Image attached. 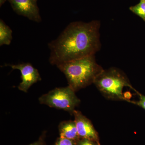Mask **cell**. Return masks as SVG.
I'll return each instance as SVG.
<instances>
[{
    "label": "cell",
    "instance_id": "6da1fadb",
    "mask_svg": "<svg viewBox=\"0 0 145 145\" xmlns=\"http://www.w3.org/2000/svg\"><path fill=\"white\" fill-rule=\"evenodd\" d=\"M100 26L97 20L69 24L57 39L48 44L50 64L57 66L95 55L101 47Z\"/></svg>",
    "mask_w": 145,
    "mask_h": 145
},
{
    "label": "cell",
    "instance_id": "7a4b0ae2",
    "mask_svg": "<svg viewBox=\"0 0 145 145\" xmlns=\"http://www.w3.org/2000/svg\"><path fill=\"white\" fill-rule=\"evenodd\" d=\"M65 74L69 86L75 91L93 84L104 70L96 62L95 55H90L57 65Z\"/></svg>",
    "mask_w": 145,
    "mask_h": 145
},
{
    "label": "cell",
    "instance_id": "3957f363",
    "mask_svg": "<svg viewBox=\"0 0 145 145\" xmlns=\"http://www.w3.org/2000/svg\"><path fill=\"white\" fill-rule=\"evenodd\" d=\"M93 84L101 93L109 100L126 101L123 92L125 87L137 92L125 74L116 68L104 69L96 77Z\"/></svg>",
    "mask_w": 145,
    "mask_h": 145
},
{
    "label": "cell",
    "instance_id": "277c9868",
    "mask_svg": "<svg viewBox=\"0 0 145 145\" xmlns=\"http://www.w3.org/2000/svg\"><path fill=\"white\" fill-rule=\"evenodd\" d=\"M75 92L69 86L66 87L56 88L40 97L39 101L40 103L50 107L72 113L75 108L80 103Z\"/></svg>",
    "mask_w": 145,
    "mask_h": 145
},
{
    "label": "cell",
    "instance_id": "5b68a950",
    "mask_svg": "<svg viewBox=\"0 0 145 145\" xmlns=\"http://www.w3.org/2000/svg\"><path fill=\"white\" fill-rule=\"evenodd\" d=\"M13 10L18 15L26 17L36 22H41L37 5L38 0H7Z\"/></svg>",
    "mask_w": 145,
    "mask_h": 145
},
{
    "label": "cell",
    "instance_id": "8992f818",
    "mask_svg": "<svg viewBox=\"0 0 145 145\" xmlns=\"http://www.w3.org/2000/svg\"><path fill=\"white\" fill-rule=\"evenodd\" d=\"M6 66L10 67L13 69L20 71L22 82L18 88L24 92H27L33 84L41 80L39 71L29 63L18 65L7 64Z\"/></svg>",
    "mask_w": 145,
    "mask_h": 145
},
{
    "label": "cell",
    "instance_id": "52a82bcc",
    "mask_svg": "<svg viewBox=\"0 0 145 145\" xmlns=\"http://www.w3.org/2000/svg\"><path fill=\"white\" fill-rule=\"evenodd\" d=\"M72 114L74 116V121L79 137L96 142L99 144L98 133L90 120L81 112L75 110Z\"/></svg>",
    "mask_w": 145,
    "mask_h": 145
},
{
    "label": "cell",
    "instance_id": "ba28073f",
    "mask_svg": "<svg viewBox=\"0 0 145 145\" xmlns=\"http://www.w3.org/2000/svg\"><path fill=\"white\" fill-rule=\"evenodd\" d=\"M60 137L73 140H78L79 137L75 121H63L59 126Z\"/></svg>",
    "mask_w": 145,
    "mask_h": 145
},
{
    "label": "cell",
    "instance_id": "9c48e42d",
    "mask_svg": "<svg viewBox=\"0 0 145 145\" xmlns=\"http://www.w3.org/2000/svg\"><path fill=\"white\" fill-rule=\"evenodd\" d=\"M12 38V30L1 19L0 20V46L9 45Z\"/></svg>",
    "mask_w": 145,
    "mask_h": 145
},
{
    "label": "cell",
    "instance_id": "30bf717a",
    "mask_svg": "<svg viewBox=\"0 0 145 145\" xmlns=\"http://www.w3.org/2000/svg\"><path fill=\"white\" fill-rule=\"evenodd\" d=\"M130 10L145 21V0H140L136 5L131 7Z\"/></svg>",
    "mask_w": 145,
    "mask_h": 145
},
{
    "label": "cell",
    "instance_id": "8fae6325",
    "mask_svg": "<svg viewBox=\"0 0 145 145\" xmlns=\"http://www.w3.org/2000/svg\"><path fill=\"white\" fill-rule=\"evenodd\" d=\"M56 145H75L73 140L60 137L57 141Z\"/></svg>",
    "mask_w": 145,
    "mask_h": 145
},
{
    "label": "cell",
    "instance_id": "7c38bea8",
    "mask_svg": "<svg viewBox=\"0 0 145 145\" xmlns=\"http://www.w3.org/2000/svg\"><path fill=\"white\" fill-rule=\"evenodd\" d=\"M137 93L139 94V96H140L139 101H137V102H134V101H130L129 103L137 105L142 108L145 110V96L142 95L141 93H139L138 91Z\"/></svg>",
    "mask_w": 145,
    "mask_h": 145
},
{
    "label": "cell",
    "instance_id": "4fadbf2b",
    "mask_svg": "<svg viewBox=\"0 0 145 145\" xmlns=\"http://www.w3.org/2000/svg\"><path fill=\"white\" fill-rule=\"evenodd\" d=\"M94 142H96L88 139H82V140L78 141L77 145H99L98 143Z\"/></svg>",
    "mask_w": 145,
    "mask_h": 145
},
{
    "label": "cell",
    "instance_id": "5bb4252c",
    "mask_svg": "<svg viewBox=\"0 0 145 145\" xmlns=\"http://www.w3.org/2000/svg\"><path fill=\"white\" fill-rule=\"evenodd\" d=\"M29 145H44L43 141L42 139H40L38 141H36Z\"/></svg>",
    "mask_w": 145,
    "mask_h": 145
},
{
    "label": "cell",
    "instance_id": "9a60e30c",
    "mask_svg": "<svg viewBox=\"0 0 145 145\" xmlns=\"http://www.w3.org/2000/svg\"><path fill=\"white\" fill-rule=\"evenodd\" d=\"M7 0H0V4H1V6Z\"/></svg>",
    "mask_w": 145,
    "mask_h": 145
},
{
    "label": "cell",
    "instance_id": "2e32d148",
    "mask_svg": "<svg viewBox=\"0 0 145 145\" xmlns=\"http://www.w3.org/2000/svg\"></svg>",
    "mask_w": 145,
    "mask_h": 145
}]
</instances>
